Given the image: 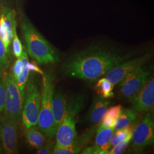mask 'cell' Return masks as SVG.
<instances>
[{
	"label": "cell",
	"mask_w": 154,
	"mask_h": 154,
	"mask_svg": "<svg viewBox=\"0 0 154 154\" xmlns=\"http://www.w3.org/2000/svg\"><path fill=\"white\" fill-rule=\"evenodd\" d=\"M17 125L7 119L5 116L1 119V137L3 149L6 154H16L17 152Z\"/></svg>",
	"instance_id": "7c38bea8"
},
{
	"label": "cell",
	"mask_w": 154,
	"mask_h": 154,
	"mask_svg": "<svg viewBox=\"0 0 154 154\" xmlns=\"http://www.w3.org/2000/svg\"><path fill=\"white\" fill-rule=\"evenodd\" d=\"M5 99V85L3 73L0 71V112L4 110Z\"/></svg>",
	"instance_id": "d4e9b609"
},
{
	"label": "cell",
	"mask_w": 154,
	"mask_h": 154,
	"mask_svg": "<svg viewBox=\"0 0 154 154\" xmlns=\"http://www.w3.org/2000/svg\"><path fill=\"white\" fill-rule=\"evenodd\" d=\"M17 25H16L13 31V38H12V44H13V52L14 56L17 58H18L22 54L23 48L22 47L21 41L18 38L17 34Z\"/></svg>",
	"instance_id": "7402d4cb"
},
{
	"label": "cell",
	"mask_w": 154,
	"mask_h": 154,
	"mask_svg": "<svg viewBox=\"0 0 154 154\" xmlns=\"http://www.w3.org/2000/svg\"><path fill=\"white\" fill-rule=\"evenodd\" d=\"M2 73L5 85V99L4 108L5 117L17 125L21 118L25 93L21 92L11 76V73L6 72Z\"/></svg>",
	"instance_id": "277c9868"
},
{
	"label": "cell",
	"mask_w": 154,
	"mask_h": 154,
	"mask_svg": "<svg viewBox=\"0 0 154 154\" xmlns=\"http://www.w3.org/2000/svg\"><path fill=\"white\" fill-rule=\"evenodd\" d=\"M111 105V101L109 99L99 95L95 96L86 116L88 123L93 125L99 123Z\"/></svg>",
	"instance_id": "4fadbf2b"
},
{
	"label": "cell",
	"mask_w": 154,
	"mask_h": 154,
	"mask_svg": "<svg viewBox=\"0 0 154 154\" xmlns=\"http://www.w3.org/2000/svg\"><path fill=\"white\" fill-rule=\"evenodd\" d=\"M135 55V51H125L114 46L95 44L69 56L62 63L61 71L66 77L93 82Z\"/></svg>",
	"instance_id": "6da1fadb"
},
{
	"label": "cell",
	"mask_w": 154,
	"mask_h": 154,
	"mask_svg": "<svg viewBox=\"0 0 154 154\" xmlns=\"http://www.w3.org/2000/svg\"><path fill=\"white\" fill-rule=\"evenodd\" d=\"M132 122L130 125H128L119 130H116V133L112 134L111 138L110 139V146L111 147L114 146L116 144L121 142L126 138L132 136V132L136 125V123Z\"/></svg>",
	"instance_id": "d6986e66"
},
{
	"label": "cell",
	"mask_w": 154,
	"mask_h": 154,
	"mask_svg": "<svg viewBox=\"0 0 154 154\" xmlns=\"http://www.w3.org/2000/svg\"><path fill=\"white\" fill-rule=\"evenodd\" d=\"M67 99L60 90L54 92L52 99V110L56 128L64 121L67 115Z\"/></svg>",
	"instance_id": "5bb4252c"
},
{
	"label": "cell",
	"mask_w": 154,
	"mask_h": 154,
	"mask_svg": "<svg viewBox=\"0 0 154 154\" xmlns=\"http://www.w3.org/2000/svg\"><path fill=\"white\" fill-rule=\"evenodd\" d=\"M23 61L21 57H20V58H17V61H16L14 65L12 67L11 75L13 78L17 77L21 73L23 69Z\"/></svg>",
	"instance_id": "4316f807"
},
{
	"label": "cell",
	"mask_w": 154,
	"mask_h": 154,
	"mask_svg": "<svg viewBox=\"0 0 154 154\" xmlns=\"http://www.w3.org/2000/svg\"><path fill=\"white\" fill-rule=\"evenodd\" d=\"M77 114L71 112H67L66 118L57 128L55 132L57 146H66L77 140Z\"/></svg>",
	"instance_id": "9c48e42d"
},
{
	"label": "cell",
	"mask_w": 154,
	"mask_h": 154,
	"mask_svg": "<svg viewBox=\"0 0 154 154\" xmlns=\"http://www.w3.org/2000/svg\"><path fill=\"white\" fill-rule=\"evenodd\" d=\"M132 148L136 151H142L154 142V121L150 112H147L142 121L137 125L132 132Z\"/></svg>",
	"instance_id": "52a82bcc"
},
{
	"label": "cell",
	"mask_w": 154,
	"mask_h": 154,
	"mask_svg": "<svg viewBox=\"0 0 154 154\" xmlns=\"http://www.w3.org/2000/svg\"><path fill=\"white\" fill-rule=\"evenodd\" d=\"M9 54L6 50L5 45L0 37V71L6 72L9 64Z\"/></svg>",
	"instance_id": "603a6c76"
},
{
	"label": "cell",
	"mask_w": 154,
	"mask_h": 154,
	"mask_svg": "<svg viewBox=\"0 0 154 154\" xmlns=\"http://www.w3.org/2000/svg\"><path fill=\"white\" fill-rule=\"evenodd\" d=\"M132 136L128 137L126 138L125 139L123 140L121 142L116 144L114 146L112 147V149L109 151V154H122L128 145V144L130 143L131 140Z\"/></svg>",
	"instance_id": "cb8c5ba5"
},
{
	"label": "cell",
	"mask_w": 154,
	"mask_h": 154,
	"mask_svg": "<svg viewBox=\"0 0 154 154\" xmlns=\"http://www.w3.org/2000/svg\"><path fill=\"white\" fill-rule=\"evenodd\" d=\"M154 108V79L150 78L131 99V109L135 112L153 111Z\"/></svg>",
	"instance_id": "30bf717a"
},
{
	"label": "cell",
	"mask_w": 154,
	"mask_h": 154,
	"mask_svg": "<svg viewBox=\"0 0 154 154\" xmlns=\"http://www.w3.org/2000/svg\"><path fill=\"white\" fill-rule=\"evenodd\" d=\"M151 72L143 66L125 77L120 82L119 94L125 99H131L149 81Z\"/></svg>",
	"instance_id": "8992f818"
},
{
	"label": "cell",
	"mask_w": 154,
	"mask_h": 154,
	"mask_svg": "<svg viewBox=\"0 0 154 154\" xmlns=\"http://www.w3.org/2000/svg\"><path fill=\"white\" fill-rule=\"evenodd\" d=\"M41 102V94L37 85L29 83L22 109L21 118L26 128L35 126L37 124Z\"/></svg>",
	"instance_id": "5b68a950"
},
{
	"label": "cell",
	"mask_w": 154,
	"mask_h": 154,
	"mask_svg": "<svg viewBox=\"0 0 154 154\" xmlns=\"http://www.w3.org/2000/svg\"><path fill=\"white\" fill-rule=\"evenodd\" d=\"M152 55V51H149L139 57L131 58L111 69L105 75V78L113 85H116L132 72L142 67Z\"/></svg>",
	"instance_id": "ba28073f"
},
{
	"label": "cell",
	"mask_w": 154,
	"mask_h": 154,
	"mask_svg": "<svg viewBox=\"0 0 154 154\" xmlns=\"http://www.w3.org/2000/svg\"><path fill=\"white\" fill-rule=\"evenodd\" d=\"M90 134L83 135L82 138L78 139L73 143L66 146H59L55 145L52 154H76L81 152L84 144L88 142Z\"/></svg>",
	"instance_id": "9a60e30c"
},
{
	"label": "cell",
	"mask_w": 154,
	"mask_h": 154,
	"mask_svg": "<svg viewBox=\"0 0 154 154\" xmlns=\"http://www.w3.org/2000/svg\"><path fill=\"white\" fill-rule=\"evenodd\" d=\"M16 25V13L14 11L8 8L2 9L0 14V37L5 45L9 55L13 38V28Z\"/></svg>",
	"instance_id": "8fae6325"
},
{
	"label": "cell",
	"mask_w": 154,
	"mask_h": 154,
	"mask_svg": "<svg viewBox=\"0 0 154 154\" xmlns=\"http://www.w3.org/2000/svg\"><path fill=\"white\" fill-rule=\"evenodd\" d=\"M27 66H28V69L30 72L31 71V72H36L42 75H44L45 73L39 67V66L37 65V63L35 62H30L29 61L27 63Z\"/></svg>",
	"instance_id": "83f0119b"
},
{
	"label": "cell",
	"mask_w": 154,
	"mask_h": 154,
	"mask_svg": "<svg viewBox=\"0 0 154 154\" xmlns=\"http://www.w3.org/2000/svg\"><path fill=\"white\" fill-rule=\"evenodd\" d=\"M137 118V113L132 109H122L120 115L118 118L114 127V130H119L135 121Z\"/></svg>",
	"instance_id": "ac0fdd59"
},
{
	"label": "cell",
	"mask_w": 154,
	"mask_h": 154,
	"mask_svg": "<svg viewBox=\"0 0 154 154\" xmlns=\"http://www.w3.org/2000/svg\"><path fill=\"white\" fill-rule=\"evenodd\" d=\"M114 128L111 127H105L97 128V135L95 139L94 147L97 149L98 154H99L98 149L105 143L110 142V139L114 133Z\"/></svg>",
	"instance_id": "44dd1931"
},
{
	"label": "cell",
	"mask_w": 154,
	"mask_h": 154,
	"mask_svg": "<svg viewBox=\"0 0 154 154\" xmlns=\"http://www.w3.org/2000/svg\"><path fill=\"white\" fill-rule=\"evenodd\" d=\"M21 57L22 58L23 66L21 73L18 75L17 77L13 78L14 81L16 82L17 86L21 92L22 93L25 94V88L26 85V83L28 81V77L29 75V70L28 69L27 63L29 62L28 60V54L25 50H23L22 54L21 55Z\"/></svg>",
	"instance_id": "e0dca14e"
},
{
	"label": "cell",
	"mask_w": 154,
	"mask_h": 154,
	"mask_svg": "<svg viewBox=\"0 0 154 154\" xmlns=\"http://www.w3.org/2000/svg\"><path fill=\"white\" fill-rule=\"evenodd\" d=\"M122 109V107L120 105H116L114 106L109 107V109L106 111L104 116L117 120L121 112Z\"/></svg>",
	"instance_id": "484cf974"
},
{
	"label": "cell",
	"mask_w": 154,
	"mask_h": 154,
	"mask_svg": "<svg viewBox=\"0 0 154 154\" xmlns=\"http://www.w3.org/2000/svg\"><path fill=\"white\" fill-rule=\"evenodd\" d=\"M2 152V147H1V146L0 145V154H1Z\"/></svg>",
	"instance_id": "f546056e"
},
{
	"label": "cell",
	"mask_w": 154,
	"mask_h": 154,
	"mask_svg": "<svg viewBox=\"0 0 154 154\" xmlns=\"http://www.w3.org/2000/svg\"><path fill=\"white\" fill-rule=\"evenodd\" d=\"M53 150L51 144H47L46 146L44 145L42 147L38 149L37 154H52Z\"/></svg>",
	"instance_id": "f1b7e54d"
},
{
	"label": "cell",
	"mask_w": 154,
	"mask_h": 154,
	"mask_svg": "<svg viewBox=\"0 0 154 154\" xmlns=\"http://www.w3.org/2000/svg\"><path fill=\"white\" fill-rule=\"evenodd\" d=\"M113 88L114 85L105 77L100 78L95 86L97 94L104 98H109L114 96Z\"/></svg>",
	"instance_id": "ffe728a7"
},
{
	"label": "cell",
	"mask_w": 154,
	"mask_h": 154,
	"mask_svg": "<svg viewBox=\"0 0 154 154\" xmlns=\"http://www.w3.org/2000/svg\"><path fill=\"white\" fill-rule=\"evenodd\" d=\"M54 94V78L50 74L42 77L41 102L37 124L39 130L49 139H53L57 130L52 110Z\"/></svg>",
	"instance_id": "3957f363"
},
{
	"label": "cell",
	"mask_w": 154,
	"mask_h": 154,
	"mask_svg": "<svg viewBox=\"0 0 154 154\" xmlns=\"http://www.w3.org/2000/svg\"><path fill=\"white\" fill-rule=\"evenodd\" d=\"M21 27L28 53L40 64L60 61L58 51L34 28L26 17H21Z\"/></svg>",
	"instance_id": "7a4b0ae2"
},
{
	"label": "cell",
	"mask_w": 154,
	"mask_h": 154,
	"mask_svg": "<svg viewBox=\"0 0 154 154\" xmlns=\"http://www.w3.org/2000/svg\"><path fill=\"white\" fill-rule=\"evenodd\" d=\"M25 137L29 144L35 149H39L44 145V135L34 126L26 128Z\"/></svg>",
	"instance_id": "2e32d148"
}]
</instances>
